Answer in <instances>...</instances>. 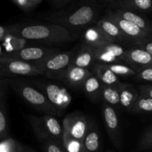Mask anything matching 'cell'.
<instances>
[{"label": "cell", "instance_id": "cell-5", "mask_svg": "<svg viewBox=\"0 0 152 152\" xmlns=\"http://www.w3.org/2000/svg\"><path fill=\"white\" fill-rule=\"evenodd\" d=\"M74 53V51L57 52L36 65L41 69L42 76L53 80L62 81L72 64Z\"/></svg>", "mask_w": 152, "mask_h": 152}, {"label": "cell", "instance_id": "cell-9", "mask_svg": "<svg viewBox=\"0 0 152 152\" xmlns=\"http://www.w3.org/2000/svg\"><path fill=\"white\" fill-rule=\"evenodd\" d=\"M90 126V122L81 112L68 114L62 121L63 132L70 136L83 142Z\"/></svg>", "mask_w": 152, "mask_h": 152}, {"label": "cell", "instance_id": "cell-29", "mask_svg": "<svg viewBox=\"0 0 152 152\" xmlns=\"http://www.w3.org/2000/svg\"><path fill=\"white\" fill-rule=\"evenodd\" d=\"M117 77H136L138 72L125 63H113L107 65Z\"/></svg>", "mask_w": 152, "mask_h": 152}, {"label": "cell", "instance_id": "cell-39", "mask_svg": "<svg viewBox=\"0 0 152 152\" xmlns=\"http://www.w3.org/2000/svg\"><path fill=\"white\" fill-rule=\"evenodd\" d=\"M30 2H31V4H32L33 7H36V6L37 5V4H39L40 2L42 1V0H29Z\"/></svg>", "mask_w": 152, "mask_h": 152}, {"label": "cell", "instance_id": "cell-28", "mask_svg": "<svg viewBox=\"0 0 152 152\" xmlns=\"http://www.w3.org/2000/svg\"><path fill=\"white\" fill-rule=\"evenodd\" d=\"M62 145L67 152H85L84 144L83 142L74 139L68 134L63 132L62 138Z\"/></svg>", "mask_w": 152, "mask_h": 152}, {"label": "cell", "instance_id": "cell-22", "mask_svg": "<svg viewBox=\"0 0 152 152\" xmlns=\"http://www.w3.org/2000/svg\"><path fill=\"white\" fill-rule=\"evenodd\" d=\"M139 91L134 86L122 83L120 86V105L121 108L130 112L137 99Z\"/></svg>", "mask_w": 152, "mask_h": 152}, {"label": "cell", "instance_id": "cell-26", "mask_svg": "<svg viewBox=\"0 0 152 152\" xmlns=\"http://www.w3.org/2000/svg\"><path fill=\"white\" fill-rule=\"evenodd\" d=\"M120 86H109L103 85V87H102V99H103L105 103L111 105L114 108H121Z\"/></svg>", "mask_w": 152, "mask_h": 152}, {"label": "cell", "instance_id": "cell-36", "mask_svg": "<svg viewBox=\"0 0 152 152\" xmlns=\"http://www.w3.org/2000/svg\"><path fill=\"white\" fill-rule=\"evenodd\" d=\"M139 94L142 96H147L152 99V86L151 85H144L140 86L138 89Z\"/></svg>", "mask_w": 152, "mask_h": 152}, {"label": "cell", "instance_id": "cell-42", "mask_svg": "<svg viewBox=\"0 0 152 152\" xmlns=\"http://www.w3.org/2000/svg\"><path fill=\"white\" fill-rule=\"evenodd\" d=\"M151 152H152V149H151Z\"/></svg>", "mask_w": 152, "mask_h": 152}, {"label": "cell", "instance_id": "cell-33", "mask_svg": "<svg viewBox=\"0 0 152 152\" xmlns=\"http://www.w3.org/2000/svg\"><path fill=\"white\" fill-rule=\"evenodd\" d=\"M132 46L143 49L152 55V34H148L145 38Z\"/></svg>", "mask_w": 152, "mask_h": 152}, {"label": "cell", "instance_id": "cell-41", "mask_svg": "<svg viewBox=\"0 0 152 152\" xmlns=\"http://www.w3.org/2000/svg\"><path fill=\"white\" fill-rule=\"evenodd\" d=\"M23 152H36V151H34L33 149H31V148H28V147H25Z\"/></svg>", "mask_w": 152, "mask_h": 152}, {"label": "cell", "instance_id": "cell-14", "mask_svg": "<svg viewBox=\"0 0 152 152\" xmlns=\"http://www.w3.org/2000/svg\"><path fill=\"white\" fill-rule=\"evenodd\" d=\"M95 25L114 43H130L118 25L108 16L105 15Z\"/></svg>", "mask_w": 152, "mask_h": 152}, {"label": "cell", "instance_id": "cell-4", "mask_svg": "<svg viewBox=\"0 0 152 152\" xmlns=\"http://www.w3.org/2000/svg\"><path fill=\"white\" fill-rule=\"evenodd\" d=\"M29 122L36 137L40 142L52 140L62 143L63 127L56 117L45 114L42 117L30 116Z\"/></svg>", "mask_w": 152, "mask_h": 152}, {"label": "cell", "instance_id": "cell-37", "mask_svg": "<svg viewBox=\"0 0 152 152\" xmlns=\"http://www.w3.org/2000/svg\"><path fill=\"white\" fill-rule=\"evenodd\" d=\"M73 0H50V2L57 7H63L68 5Z\"/></svg>", "mask_w": 152, "mask_h": 152}, {"label": "cell", "instance_id": "cell-3", "mask_svg": "<svg viewBox=\"0 0 152 152\" xmlns=\"http://www.w3.org/2000/svg\"><path fill=\"white\" fill-rule=\"evenodd\" d=\"M13 90L31 106L45 114L59 117L57 110L40 90L19 78L7 79Z\"/></svg>", "mask_w": 152, "mask_h": 152}, {"label": "cell", "instance_id": "cell-20", "mask_svg": "<svg viewBox=\"0 0 152 152\" xmlns=\"http://www.w3.org/2000/svg\"><path fill=\"white\" fill-rule=\"evenodd\" d=\"M91 72L97 77L99 81L105 86H119L122 84L117 77L106 64L96 62L92 67Z\"/></svg>", "mask_w": 152, "mask_h": 152}, {"label": "cell", "instance_id": "cell-43", "mask_svg": "<svg viewBox=\"0 0 152 152\" xmlns=\"http://www.w3.org/2000/svg\"><path fill=\"white\" fill-rule=\"evenodd\" d=\"M85 152H88V151H85Z\"/></svg>", "mask_w": 152, "mask_h": 152}, {"label": "cell", "instance_id": "cell-30", "mask_svg": "<svg viewBox=\"0 0 152 152\" xmlns=\"http://www.w3.org/2000/svg\"><path fill=\"white\" fill-rule=\"evenodd\" d=\"M25 146L11 137L1 140L0 142V152H23Z\"/></svg>", "mask_w": 152, "mask_h": 152}, {"label": "cell", "instance_id": "cell-15", "mask_svg": "<svg viewBox=\"0 0 152 152\" xmlns=\"http://www.w3.org/2000/svg\"><path fill=\"white\" fill-rule=\"evenodd\" d=\"M115 8L114 10L112 9L113 11L119 16L136 25L147 34H152V22L146 17L140 14L139 12L123 7H115Z\"/></svg>", "mask_w": 152, "mask_h": 152}, {"label": "cell", "instance_id": "cell-27", "mask_svg": "<svg viewBox=\"0 0 152 152\" xmlns=\"http://www.w3.org/2000/svg\"><path fill=\"white\" fill-rule=\"evenodd\" d=\"M130 113L132 114H148L152 113V99L140 94Z\"/></svg>", "mask_w": 152, "mask_h": 152}, {"label": "cell", "instance_id": "cell-40", "mask_svg": "<svg viewBox=\"0 0 152 152\" xmlns=\"http://www.w3.org/2000/svg\"><path fill=\"white\" fill-rule=\"evenodd\" d=\"M102 1H105V2L106 3H108V4H114V3H116L117 1H118L119 0H102Z\"/></svg>", "mask_w": 152, "mask_h": 152}, {"label": "cell", "instance_id": "cell-2", "mask_svg": "<svg viewBox=\"0 0 152 152\" xmlns=\"http://www.w3.org/2000/svg\"><path fill=\"white\" fill-rule=\"evenodd\" d=\"M6 30L7 34L42 44L61 45L75 39L67 28L51 22L14 24L6 25Z\"/></svg>", "mask_w": 152, "mask_h": 152}, {"label": "cell", "instance_id": "cell-31", "mask_svg": "<svg viewBox=\"0 0 152 152\" xmlns=\"http://www.w3.org/2000/svg\"><path fill=\"white\" fill-rule=\"evenodd\" d=\"M45 152H67L64 148L62 142L56 140H46L42 142Z\"/></svg>", "mask_w": 152, "mask_h": 152}, {"label": "cell", "instance_id": "cell-32", "mask_svg": "<svg viewBox=\"0 0 152 152\" xmlns=\"http://www.w3.org/2000/svg\"><path fill=\"white\" fill-rule=\"evenodd\" d=\"M138 146L141 151L152 149V129L147 131L142 134Z\"/></svg>", "mask_w": 152, "mask_h": 152}, {"label": "cell", "instance_id": "cell-44", "mask_svg": "<svg viewBox=\"0 0 152 152\" xmlns=\"http://www.w3.org/2000/svg\"><path fill=\"white\" fill-rule=\"evenodd\" d=\"M108 152H111V151H108Z\"/></svg>", "mask_w": 152, "mask_h": 152}, {"label": "cell", "instance_id": "cell-23", "mask_svg": "<svg viewBox=\"0 0 152 152\" xmlns=\"http://www.w3.org/2000/svg\"><path fill=\"white\" fill-rule=\"evenodd\" d=\"M28 42L29 41L23 38L16 37L13 34H7L4 39L1 42V48L0 56L3 55L4 53L17 51V50L27 47L28 46Z\"/></svg>", "mask_w": 152, "mask_h": 152}, {"label": "cell", "instance_id": "cell-8", "mask_svg": "<svg viewBox=\"0 0 152 152\" xmlns=\"http://www.w3.org/2000/svg\"><path fill=\"white\" fill-rule=\"evenodd\" d=\"M58 50L51 48L44 47V46H31L28 45L21 50L12 53H4L0 57L6 59H18L37 64L44 61L46 58L55 53H57Z\"/></svg>", "mask_w": 152, "mask_h": 152}, {"label": "cell", "instance_id": "cell-21", "mask_svg": "<svg viewBox=\"0 0 152 152\" xmlns=\"http://www.w3.org/2000/svg\"><path fill=\"white\" fill-rule=\"evenodd\" d=\"M102 87L103 84L92 73L91 75L89 76L85 81L82 89L89 100L96 103L102 99Z\"/></svg>", "mask_w": 152, "mask_h": 152}, {"label": "cell", "instance_id": "cell-25", "mask_svg": "<svg viewBox=\"0 0 152 152\" xmlns=\"http://www.w3.org/2000/svg\"><path fill=\"white\" fill-rule=\"evenodd\" d=\"M112 5L145 13L152 10V0H119Z\"/></svg>", "mask_w": 152, "mask_h": 152}, {"label": "cell", "instance_id": "cell-11", "mask_svg": "<svg viewBox=\"0 0 152 152\" xmlns=\"http://www.w3.org/2000/svg\"><path fill=\"white\" fill-rule=\"evenodd\" d=\"M94 49L96 62L106 65L123 62L126 52V49L117 43H108Z\"/></svg>", "mask_w": 152, "mask_h": 152}, {"label": "cell", "instance_id": "cell-7", "mask_svg": "<svg viewBox=\"0 0 152 152\" xmlns=\"http://www.w3.org/2000/svg\"><path fill=\"white\" fill-rule=\"evenodd\" d=\"M34 85L37 86L39 90L41 91L54 105L59 116L69 106L72 101V97L68 91L56 83L52 82L36 81Z\"/></svg>", "mask_w": 152, "mask_h": 152}, {"label": "cell", "instance_id": "cell-6", "mask_svg": "<svg viewBox=\"0 0 152 152\" xmlns=\"http://www.w3.org/2000/svg\"><path fill=\"white\" fill-rule=\"evenodd\" d=\"M1 79L42 76V71L36 64L18 59L0 57Z\"/></svg>", "mask_w": 152, "mask_h": 152}, {"label": "cell", "instance_id": "cell-18", "mask_svg": "<svg viewBox=\"0 0 152 152\" xmlns=\"http://www.w3.org/2000/svg\"><path fill=\"white\" fill-rule=\"evenodd\" d=\"M8 84L7 79H1L0 82V140H4L9 136L8 121H7V86Z\"/></svg>", "mask_w": 152, "mask_h": 152}, {"label": "cell", "instance_id": "cell-13", "mask_svg": "<svg viewBox=\"0 0 152 152\" xmlns=\"http://www.w3.org/2000/svg\"><path fill=\"white\" fill-rule=\"evenodd\" d=\"M123 62L138 73L149 67H152V55L146 50L134 47L126 49Z\"/></svg>", "mask_w": 152, "mask_h": 152}, {"label": "cell", "instance_id": "cell-1", "mask_svg": "<svg viewBox=\"0 0 152 152\" xmlns=\"http://www.w3.org/2000/svg\"><path fill=\"white\" fill-rule=\"evenodd\" d=\"M100 5L96 0H80L77 3L48 14L45 17L48 22L63 26L72 33L86 30L94 22H97Z\"/></svg>", "mask_w": 152, "mask_h": 152}, {"label": "cell", "instance_id": "cell-16", "mask_svg": "<svg viewBox=\"0 0 152 152\" xmlns=\"http://www.w3.org/2000/svg\"><path fill=\"white\" fill-rule=\"evenodd\" d=\"M81 39L83 44L93 48H96L108 43H114L96 25L84 30Z\"/></svg>", "mask_w": 152, "mask_h": 152}, {"label": "cell", "instance_id": "cell-17", "mask_svg": "<svg viewBox=\"0 0 152 152\" xmlns=\"http://www.w3.org/2000/svg\"><path fill=\"white\" fill-rule=\"evenodd\" d=\"M91 74V70L71 65L62 78V82L72 88H82L85 81Z\"/></svg>", "mask_w": 152, "mask_h": 152}, {"label": "cell", "instance_id": "cell-38", "mask_svg": "<svg viewBox=\"0 0 152 152\" xmlns=\"http://www.w3.org/2000/svg\"><path fill=\"white\" fill-rule=\"evenodd\" d=\"M7 32L6 30V25H1L0 27V41H2L4 37L7 36Z\"/></svg>", "mask_w": 152, "mask_h": 152}, {"label": "cell", "instance_id": "cell-35", "mask_svg": "<svg viewBox=\"0 0 152 152\" xmlns=\"http://www.w3.org/2000/svg\"><path fill=\"white\" fill-rule=\"evenodd\" d=\"M12 1L24 11H28L34 8L29 0H12Z\"/></svg>", "mask_w": 152, "mask_h": 152}, {"label": "cell", "instance_id": "cell-10", "mask_svg": "<svg viewBox=\"0 0 152 152\" xmlns=\"http://www.w3.org/2000/svg\"><path fill=\"white\" fill-rule=\"evenodd\" d=\"M104 123L109 139L113 145L120 149L122 147V136L118 115L116 109L106 103L102 106Z\"/></svg>", "mask_w": 152, "mask_h": 152}, {"label": "cell", "instance_id": "cell-19", "mask_svg": "<svg viewBox=\"0 0 152 152\" xmlns=\"http://www.w3.org/2000/svg\"><path fill=\"white\" fill-rule=\"evenodd\" d=\"M96 62L94 49L86 45L83 44L79 50L74 53L71 65L89 69L90 68H92Z\"/></svg>", "mask_w": 152, "mask_h": 152}, {"label": "cell", "instance_id": "cell-24", "mask_svg": "<svg viewBox=\"0 0 152 152\" xmlns=\"http://www.w3.org/2000/svg\"><path fill=\"white\" fill-rule=\"evenodd\" d=\"M85 149L88 152H99L100 149V137L99 131L93 121L90 122V126L84 141Z\"/></svg>", "mask_w": 152, "mask_h": 152}, {"label": "cell", "instance_id": "cell-34", "mask_svg": "<svg viewBox=\"0 0 152 152\" xmlns=\"http://www.w3.org/2000/svg\"><path fill=\"white\" fill-rule=\"evenodd\" d=\"M136 79L141 81L152 83V67L142 70L136 75Z\"/></svg>", "mask_w": 152, "mask_h": 152}, {"label": "cell", "instance_id": "cell-12", "mask_svg": "<svg viewBox=\"0 0 152 152\" xmlns=\"http://www.w3.org/2000/svg\"><path fill=\"white\" fill-rule=\"evenodd\" d=\"M105 15L111 18L118 25L125 37L128 39L130 44H132V45L136 44L137 42L145 38L148 34H149L142 31L141 28H140L134 24L119 16L113 11L112 9H108L106 10Z\"/></svg>", "mask_w": 152, "mask_h": 152}]
</instances>
